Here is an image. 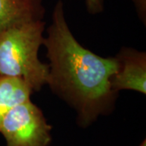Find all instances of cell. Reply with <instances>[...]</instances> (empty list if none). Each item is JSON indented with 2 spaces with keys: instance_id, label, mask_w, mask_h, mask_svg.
<instances>
[{
  "instance_id": "1",
  "label": "cell",
  "mask_w": 146,
  "mask_h": 146,
  "mask_svg": "<svg viewBox=\"0 0 146 146\" xmlns=\"http://www.w3.org/2000/svg\"><path fill=\"white\" fill-rule=\"evenodd\" d=\"M43 45L50 61L46 84L76 110L79 123L87 127L109 113L117 98L110 81L118 59L101 57L80 44L68 27L62 0L54 8Z\"/></svg>"
},
{
  "instance_id": "2",
  "label": "cell",
  "mask_w": 146,
  "mask_h": 146,
  "mask_svg": "<svg viewBox=\"0 0 146 146\" xmlns=\"http://www.w3.org/2000/svg\"><path fill=\"white\" fill-rule=\"evenodd\" d=\"M45 23L32 21L0 33V75L22 79L39 91L47 83L49 65L38 58Z\"/></svg>"
},
{
  "instance_id": "3",
  "label": "cell",
  "mask_w": 146,
  "mask_h": 146,
  "mask_svg": "<svg viewBox=\"0 0 146 146\" xmlns=\"http://www.w3.org/2000/svg\"><path fill=\"white\" fill-rule=\"evenodd\" d=\"M50 131L41 109L31 100L11 110L0 123L7 146H49Z\"/></svg>"
},
{
  "instance_id": "4",
  "label": "cell",
  "mask_w": 146,
  "mask_h": 146,
  "mask_svg": "<svg viewBox=\"0 0 146 146\" xmlns=\"http://www.w3.org/2000/svg\"><path fill=\"white\" fill-rule=\"evenodd\" d=\"M119 68L111 78V88L118 93L133 90L146 93V55L131 48H123L116 56Z\"/></svg>"
},
{
  "instance_id": "5",
  "label": "cell",
  "mask_w": 146,
  "mask_h": 146,
  "mask_svg": "<svg viewBox=\"0 0 146 146\" xmlns=\"http://www.w3.org/2000/svg\"><path fill=\"white\" fill-rule=\"evenodd\" d=\"M42 0H0V33L32 21H42Z\"/></svg>"
},
{
  "instance_id": "6",
  "label": "cell",
  "mask_w": 146,
  "mask_h": 146,
  "mask_svg": "<svg viewBox=\"0 0 146 146\" xmlns=\"http://www.w3.org/2000/svg\"><path fill=\"white\" fill-rule=\"evenodd\" d=\"M33 92L22 79L0 75V123L11 110L30 100Z\"/></svg>"
},
{
  "instance_id": "7",
  "label": "cell",
  "mask_w": 146,
  "mask_h": 146,
  "mask_svg": "<svg viewBox=\"0 0 146 146\" xmlns=\"http://www.w3.org/2000/svg\"><path fill=\"white\" fill-rule=\"evenodd\" d=\"M85 3L90 14H98L104 9V0H85Z\"/></svg>"
},
{
  "instance_id": "8",
  "label": "cell",
  "mask_w": 146,
  "mask_h": 146,
  "mask_svg": "<svg viewBox=\"0 0 146 146\" xmlns=\"http://www.w3.org/2000/svg\"><path fill=\"white\" fill-rule=\"evenodd\" d=\"M136 6L137 13L141 19V21L145 23L146 17V0H132Z\"/></svg>"
},
{
  "instance_id": "9",
  "label": "cell",
  "mask_w": 146,
  "mask_h": 146,
  "mask_svg": "<svg viewBox=\"0 0 146 146\" xmlns=\"http://www.w3.org/2000/svg\"><path fill=\"white\" fill-rule=\"evenodd\" d=\"M140 146H146V143H145V141H144L142 143H141V145Z\"/></svg>"
}]
</instances>
